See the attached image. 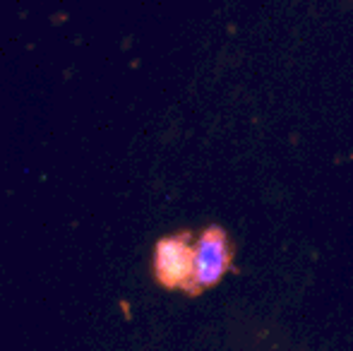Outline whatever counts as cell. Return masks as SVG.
<instances>
[{
  "label": "cell",
  "instance_id": "obj_1",
  "mask_svg": "<svg viewBox=\"0 0 353 351\" xmlns=\"http://www.w3.org/2000/svg\"><path fill=\"white\" fill-rule=\"evenodd\" d=\"M152 277L161 289L190 294L195 279V236L190 231L163 236L154 243Z\"/></svg>",
  "mask_w": 353,
  "mask_h": 351
},
{
  "label": "cell",
  "instance_id": "obj_2",
  "mask_svg": "<svg viewBox=\"0 0 353 351\" xmlns=\"http://www.w3.org/2000/svg\"><path fill=\"white\" fill-rule=\"evenodd\" d=\"M233 265V248L226 231L212 224L200 231L195 239V279L188 296H197L202 291L216 286L226 277Z\"/></svg>",
  "mask_w": 353,
  "mask_h": 351
}]
</instances>
